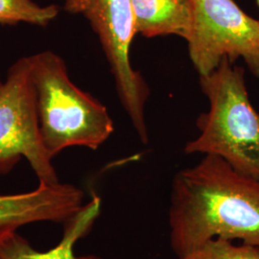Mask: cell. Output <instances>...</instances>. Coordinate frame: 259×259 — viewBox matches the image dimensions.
Returning a JSON list of instances; mask_svg holds the SVG:
<instances>
[{
    "label": "cell",
    "mask_w": 259,
    "mask_h": 259,
    "mask_svg": "<svg viewBox=\"0 0 259 259\" xmlns=\"http://www.w3.org/2000/svg\"><path fill=\"white\" fill-rule=\"evenodd\" d=\"M21 157L27 159L39 183H60L40 137L28 57L10 67L0 91V176L8 174Z\"/></svg>",
    "instance_id": "cell-6"
},
{
    "label": "cell",
    "mask_w": 259,
    "mask_h": 259,
    "mask_svg": "<svg viewBox=\"0 0 259 259\" xmlns=\"http://www.w3.org/2000/svg\"><path fill=\"white\" fill-rule=\"evenodd\" d=\"M36 93L39 132L50 157L72 146L96 150L113 133L107 108L70 80L52 51L28 57Z\"/></svg>",
    "instance_id": "cell-3"
},
{
    "label": "cell",
    "mask_w": 259,
    "mask_h": 259,
    "mask_svg": "<svg viewBox=\"0 0 259 259\" xmlns=\"http://www.w3.org/2000/svg\"><path fill=\"white\" fill-rule=\"evenodd\" d=\"M64 9L82 15L90 22L110 65L121 104L140 140L148 143L144 113L148 84L130 62V49L137 34L132 0H65Z\"/></svg>",
    "instance_id": "cell-4"
},
{
    "label": "cell",
    "mask_w": 259,
    "mask_h": 259,
    "mask_svg": "<svg viewBox=\"0 0 259 259\" xmlns=\"http://www.w3.org/2000/svg\"><path fill=\"white\" fill-rule=\"evenodd\" d=\"M168 223L178 258L215 238L259 247V180L205 155L174 178Z\"/></svg>",
    "instance_id": "cell-1"
},
{
    "label": "cell",
    "mask_w": 259,
    "mask_h": 259,
    "mask_svg": "<svg viewBox=\"0 0 259 259\" xmlns=\"http://www.w3.org/2000/svg\"><path fill=\"white\" fill-rule=\"evenodd\" d=\"M192 22L188 52L200 76L214 71L224 59H243L259 77V20L234 0H190Z\"/></svg>",
    "instance_id": "cell-5"
},
{
    "label": "cell",
    "mask_w": 259,
    "mask_h": 259,
    "mask_svg": "<svg viewBox=\"0 0 259 259\" xmlns=\"http://www.w3.org/2000/svg\"><path fill=\"white\" fill-rule=\"evenodd\" d=\"M58 14L55 4L40 6L33 0H0V24L17 25L23 22L47 27Z\"/></svg>",
    "instance_id": "cell-10"
},
{
    "label": "cell",
    "mask_w": 259,
    "mask_h": 259,
    "mask_svg": "<svg viewBox=\"0 0 259 259\" xmlns=\"http://www.w3.org/2000/svg\"><path fill=\"white\" fill-rule=\"evenodd\" d=\"M101 209V199L94 195L93 199L65 223L63 239L54 249L41 252L35 250L18 232H14L0 241V259H76L73 253L75 243L92 229Z\"/></svg>",
    "instance_id": "cell-8"
},
{
    "label": "cell",
    "mask_w": 259,
    "mask_h": 259,
    "mask_svg": "<svg viewBox=\"0 0 259 259\" xmlns=\"http://www.w3.org/2000/svg\"><path fill=\"white\" fill-rule=\"evenodd\" d=\"M83 192L75 185L39 183L35 190L0 195V241L28 224L65 223L83 206Z\"/></svg>",
    "instance_id": "cell-7"
},
{
    "label": "cell",
    "mask_w": 259,
    "mask_h": 259,
    "mask_svg": "<svg viewBox=\"0 0 259 259\" xmlns=\"http://www.w3.org/2000/svg\"><path fill=\"white\" fill-rule=\"evenodd\" d=\"M178 259H259V247L215 238Z\"/></svg>",
    "instance_id": "cell-11"
},
{
    "label": "cell",
    "mask_w": 259,
    "mask_h": 259,
    "mask_svg": "<svg viewBox=\"0 0 259 259\" xmlns=\"http://www.w3.org/2000/svg\"><path fill=\"white\" fill-rule=\"evenodd\" d=\"M209 110L197 120L200 132L187 142L185 154L222 157L235 170L259 180V113L250 101L244 68L229 59L200 76Z\"/></svg>",
    "instance_id": "cell-2"
},
{
    "label": "cell",
    "mask_w": 259,
    "mask_h": 259,
    "mask_svg": "<svg viewBox=\"0 0 259 259\" xmlns=\"http://www.w3.org/2000/svg\"><path fill=\"white\" fill-rule=\"evenodd\" d=\"M137 34L145 37L175 35L187 39L191 29L190 0H132Z\"/></svg>",
    "instance_id": "cell-9"
},
{
    "label": "cell",
    "mask_w": 259,
    "mask_h": 259,
    "mask_svg": "<svg viewBox=\"0 0 259 259\" xmlns=\"http://www.w3.org/2000/svg\"><path fill=\"white\" fill-rule=\"evenodd\" d=\"M3 84H4V83L0 81V91H1V90H2V88H3Z\"/></svg>",
    "instance_id": "cell-12"
},
{
    "label": "cell",
    "mask_w": 259,
    "mask_h": 259,
    "mask_svg": "<svg viewBox=\"0 0 259 259\" xmlns=\"http://www.w3.org/2000/svg\"><path fill=\"white\" fill-rule=\"evenodd\" d=\"M256 2H257V4H258V6H259V0H256Z\"/></svg>",
    "instance_id": "cell-13"
}]
</instances>
